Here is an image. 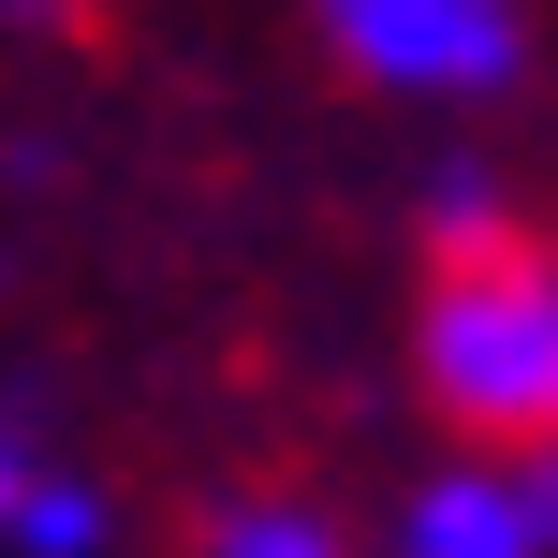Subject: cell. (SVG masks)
<instances>
[{"mask_svg":"<svg viewBox=\"0 0 558 558\" xmlns=\"http://www.w3.org/2000/svg\"><path fill=\"white\" fill-rule=\"evenodd\" d=\"M192 558H353V544H338V530H324L308 500H221Z\"/></svg>","mask_w":558,"mask_h":558,"instance_id":"cell-4","label":"cell"},{"mask_svg":"<svg viewBox=\"0 0 558 558\" xmlns=\"http://www.w3.org/2000/svg\"><path fill=\"white\" fill-rule=\"evenodd\" d=\"M308 15L397 104H485L530 74V0H308Z\"/></svg>","mask_w":558,"mask_h":558,"instance_id":"cell-2","label":"cell"},{"mask_svg":"<svg viewBox=\"0 0 558 558\" xmlns=\"http://www.w3.org/2000/svg\"><path fill=\"white\" fill-rule=\"evenodd\" d=\"M397 558H558V456H456L412 500Z\"/></svg>","mask_w":558,"mask_h":558,"instance_id":"cell-3","label":"cell"},{"mask_svg":"<svg viewBox=\"0 0 558 558\" xmlns=\"http://www.w3.org/2000/svg\"><path fill=\"white\" fill-rule=\"evenodd\" d=\"M412 397L456 456H558V235L485 177H441L426 206Z\"/></svg>","mask_w":558,"mask_h":558,"instance_id":"cell-1","label":"cell"}]
</instances>
